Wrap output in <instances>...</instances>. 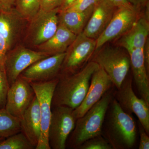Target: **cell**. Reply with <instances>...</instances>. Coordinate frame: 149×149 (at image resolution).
Masks as SVG:
<instances>
[{"mask_svg":"<svg viewBox=\"0 0 149 149\" xmlns=\"http://www.w3.org/2000/svg\"><path fill=\"white\" fill-rule=\"evenodd\" d=\"M21 131L20 119L10 114L5 109H0V139Z\"/></svg>","mask_w":149,"mask_h":149,"instance_id":"7402d4cb","label":"cell"},{"mask_svg":"<svg viewBox=\"0 0 149 149\" xmlns=\"http://www.w3.org/2000/svg\"><path fill=\"white\" fill-rule=\"evenodd\" d=\"M41 0H15V10L23 19L31 21L40 9Z\"/></svg>","mask_w":149,"mask_h":149,"instance_id":"603a6c76","label":"cell"},{"mask_svg":"<svg viewBox=\"0 0 149 149\" xmlns=\"http://www.w3.org/2000/svg\"><path fill=\"white\" fill-rule=\"evenodd\" d=\"M35 96L29 82L19 76L9 88L5 109L10 114L20 119Z\"/></svg>","mask_w":149,"mask_h":149,"instance_id":"8fae6325","label":"cell"},{"mask_svg":"<svg viewBox=\"0 0 149 149\" xmlns=\"http://www.w3.org/2000/svg\"><path fill=\"white\" fill-rule=\"evenodd\" d=\"M50 55L41 51L19 47L8 52L5 62V71L9 87L22 72L35 62Z\"/></svg>","mask_w":149,"mask_h":149,"instance_id":"30bf717a","label":"cell"},{"mask_svg":"<svg viewBox=\"0 0 149 149\" xmlns=\"http://www.w3.org/2000/svg\"><path fill=\"white\" fill-rule=\"evenodd\" d=\"M97 1V0H76L65 10L83 12L94 6Z\"/></svg>","mask_w":149,"mask_h":149,"instance_id":"4316f807","label":"cell"},{"mask_svg":"<svg viewBox=\"0 0 149 149\" xmlns=\"http://www.w3.org/2000/svg\"><path fill=\"white\" fill-rule=\"evenodd\" d=\"M22 19L15 9L10 12L0 11V36L5 40L10 50L20 32Z\"/></svg>","mask_w":149,"mask_h":149,"instance_id":"ffe728a7","label":"cell"},{"mask_svg":"<svg viewBox=\"0 0 149 149\" xmlns=\"http://www.w3.org/2000/svg\"><path fill=\"white\" fill-rule=\"evenodd\" d=\"M35 148L20 131L0 141V149H34Z\"/></svg>","mask_w":149,"mask_h":149,"instance_id":"cb8c5ba5","label":"cell"},{"mask_svg":"<svg viewBox=\"0 0 149 149\" xmlns=\"http://www.w3.org/2000/svg\"><path fill=\"white\" fill-rule=\"evenodd\" d=\"M63 0H41L40 9L45 11H50L60 8Z\"/></svg>","mask_w":149,"mask_h":149,"instance_id":"83f0119b","label":"cell"},{"mask_svg":"<svg viewBox=\"0 0 149 149\" xmlns=\"http://www.w3.org/2000/svg\"><path fill=\"white\" fill-rule=\"evenodd\" d=\"M77 35L59 22L55 33L47 41L39 45V49L41 52L50 56L66 52Z\"/></svg>","mask_w":149,"mask_h":149,"instance_id":"d6986e66","label":"cell"},{"mask_svg":"<svg viewBox=\"0 0 149 149\" xmlns=\"http://www.w3.org/2000/svg\"><path fill=\"white\" fill-rule=\"evenodd\" d=\"M99 68L98 64L91 61L75 73L59 76L52 107L64 106L74 109L79 106L86 95L93 73Z\"/></svg>","mask_w":149,"mask_h":149,"instance_id":"7a4b0ae2","label":"cell"},{"mask_svg":"<svg viewBox=\"0 0 149 149\" xmlns=\"http://www.w3.org/2000/svg\"><path fill=\"white\" fill-rule=\"evenodd\" d=\"M94 6L83 12L60 11L59 22L75 35H78L83 32L88 23L93 12Z\"/></svg>","mask_w":149,"mask_h":149,"instance_id":"44dd1931","label":"cell"},{"mask_svg":"<svg viewBox=\"0 0 149 149\" xmlns=\"http://www.w3.org/2000/svg\"><path fill=\"white\" fill-rule=\"evenodd\" d=\"M76 1V0H63L62 5L60 8V11L65 10Z\"/></svg>","mask_w":149,"mask_h":149,"instance_id":"e575fe53","label":"cell"},{"mask_svg":"<svg viewBox=\"0 0 149 149\" xmlns=\"http://www.w3.org/2000/svg\"><path fill=\"white\" fill-rule=\"evenodd\" d=\"M9 51V48L5 40L0 36V66L4 71L6 57Z\"/></svg>","mask_w":149,"mask_h":149,"instance_id":"f546056e","label":"cell"},{"mask_svg":"<svg viewBox=\"0 0 149 149\" xmlns=\"http://www.w3.org/2000/svg\"><path fill=\"white\" fill-rule=\"evenodd\" d=\"M113 5L117 8L131 6L127 0H107Z\"/></svg>","mask_w":149,"mask_h":149,"instance_id":"836d02e7","label":"cell"},{"mask_svg":"<svg viewBox=\"0 0 149 149\" xmlns=\"http://www.w3.org/2000/svg\"><path fill=\"white\" fill-rule=\"evenodd\" d=\"M113 88L105 93L102 98L84 115L76 120L74 129L67 141L66 147L77 149L88 139L102 135L107 110L114 97Z\"/></svg>","mask_w":149,"mask_h":149,"instance_id":"3957f363","label":"cell"},{"mask_svg":"<svg viewBox=\"0 0 149 149\" xmlns=\"http://www.w3.org/2000/svg\"><path fill=\"white\" fill-rule=\"evenodd\" d=\"M60 8L50 11L40 10L30 21L29 32L33 45L39 46L55 33L59 24Z\"/></svg>","mask_w":149,"mask_h":149,"instance_id":"5bb4252c","label":"cell"},{"mask_svg":"<svg viewBox=\"0 0 149 149\" xmlns=\"http://www.w3.org/2000/svg\"><path fill=\"white\" fill-rule=\"evenodd\" d=\"M149 40L148 41L145 45L143 48L144 58H145V63L147 71L149 72Z\"/></svg>","mask_w":149,"mask_h":149,"instance_id":"d6a6232c","label":"cell"},{"mask_svg":"<svg viewBox=\"0 0 149 149\" xmlns=\"http://www.w3.org/2000/svg\"><path fill=\"white\" fill-rule=\"evenodd\" d=\"M96 40L82 32L68 49L59 76L73 74L79 71L89 61L96 51Z\"/></svg>","mask_w":149,"mask_h":149,"instance_id":"5b68a950","label":"cell"},{"mask_svg":"<svg viewBox=\"0 0 149 149\" xmlns=\"http://www.w3.org/2000/svg\"><path fill=\"white\" fill-rule=\"evenodd\" d=\"M48 139L51 149H65L67 141L75 126L73 109L64 106L52 107Z\"/></svg>","mask_w":149,"mask_h":149,"instance_id":"8992f818","label":"cell"},{"mask_svg":"<svg viewBox=\"0 0 149 149\" xmlns=\"http://www.w3.org/2000/svg\"><path fill=\"white\" fill-rule=\"evenodd\" d=\"M65 55L66 52L56 54L40 60L24 70L20 76L29 83L46 82L58 78Z\"/></svg>","mask_w":149,"mask_h":149,"instance_id":"7c38bea8","label":"cell"},{"mask_svg":"<svg viewBox=\"0 0 149 149\" xmlns=\"http://www.w3.org/2000/svg\"><path fill=\"white\" fill-rule=\"evenodd\" d=\"M9 88V85L5 72L0 66V109L5 108Z\"/></svg>","mask_w":149,"mask_h":149,"instance_id":"484cf974","label":"cell"},{"mask_svg":"<svg viewBox=\"0 0 149 149\" xmlns=\"http://www.w3.org/2000/svg\"><path fill=\"white\" fill-rule=\"evenodd\" d=\"M140 10L132 6L118 8L106 28L96 40V51L128 32L139 19Z\"/></svg>","mask_w":149,"mask_h":149,"instance_id":"9c48e42d","label":"cell"},{"mask_svg":"<svg viewBox=\"0 0 149 149\" xmlns=\"http://www.w3.org/2000/svg\"><path fill=\"white\" fill-rule=\"evenodd\" d=\"M15 0H0V11L10 12L15 9Z\"/></svg>","mask_w":149,"mask_h":149,"instance_id":"4dcf8cb0","label":"cell"},{"mask_svg":"<svg viewBox=\"0 0 149 149\" xmlns=\"http://www.w3.org/2000/svg\"><path fill=\"white\" fill-rule=\"evenodd\" d=\"M137 129L135 121L114 98L107 110L102 136L113 149H130L136 144Z\"/></svg>","mask_w":149,"mask_h":149,"instance_id":"6da1fadb","label":"cell"},{"mask_svg":"<svg viewBox=\"0 0 149 149\" xmlns=\"http://www.w3.org/2000/svg\"><path fill=\"white\" fill-rule=\"evenodd\" d=\"M3 139H0V141H2V140H4Z\"/></svg>","mask_w":149,"mask_h":149,"instance_id":"d590c367","label":"cell"},{"mask_svg":"<svg viewBox=\"0 0 149 149\" xmlns=\"http://www.w3.org/2000/svg\"><path fill=\"white\" fill-rule=\"evenodd\" d=\"M95 62L105 71L113 84L118 89L130 68V56L120 46H104L94 53L91 61Z\"/></svg>","mask_w":149,"mask_h":149,"instance_id":"277c9868","label":"cell"},{"mask_svg":"<svg viewBox=\"0 0 149 149\" xmlns=\"http://www.w3.org/2000/svg\"><path fill=\"white\" fill-rule=\"evenodd\" d=\"M114 87L105 71L100 67L93 73L86 95L83 102L73 110L75 119L81 117L102 98L110 89Z\"/></svg>","mask_w":149,"mask_h":149,"instance_id":"4fadbf2b","label":"cell"},{"mask_svg":"<svg viewBox=\"0 0 149 149\" xmlns=\"http://www.w3.org/2000/svg\"><path fill=\"white\" fill-rule=\"evenodd\" d=\"M58 77L50 81L29 82L40 106L41 133L36 149H51L49 145L48 131L52 113V100Z\"/></svg>","mask_w":149,"mask_h":149,"instance_id":"52a82bcc","label":"cell"},{"mask_svg":"<svg viewBox=\"0 0 149 149\" xmlns=\"http://www.w3.org/2000/svg\"><path fill=\"white\" fill-rule=\"evenodd\" d=\"M132 78L128 75L117 91L114 98L125 112L134 113L139 119L148 135H149V105L142 99L139 98L133 91Z\"/></svg>","mask_w":149,"mask_h":149,"instance_id":"ba28073f","label":"cell"},{"mask_svg":"<svg viewBox=\"0 0 149 149\" xmlns=\"http://www.w3.org/2000/svg\"><path fill=\"white\" fill-rule=\"evenodd\" d=\"M139 128L140 133V142L139 149H149V137L143 126L139 122Z\"/></svg>","mask_w":149,"mask_h":149,"instance_id":"f1b7e54d","label":"cell"},{"mask_svg":"<svg viewBox=\"0 0 149 149\" xmlns=\"http://www.w3.org/2000/svg\"><path fill=\"white\" fill-rule=\"evenodd\" d=\"M128 3L136 8L141 9L148 4L149 0H127Z\"/></svg>","mask_w":149,"mask_h":149,"instance_id":"1f68e13d","label":"cell"},{"mask_svg":"<svg viewBox=\"0 0 149 149\" xmlns=\"http://www.w3.org/2000/svg\"><path fill=\"white\" fill-rule=\"evenodd\" d=\"M130 56V68L133 79L141 98L149 105V72L145 63L143 49L128 52Z\"/></svg>","mask_w":149,"mask_h":149,"instance_id":"2e32d148","label":"cell"},{"mask_svg":"<svg viewBox=\"0 0 149 149\" xmlns=\"http://www.w3.org/2000/svg\"><path fill=\"white\" fill-rule=\"evenodd\" d=\"M117 8L107 0H97L83 31V34L88 37L97 40L106 28Z\"/></svg>","mask_w":149,"mask_h":149,"instance_id":"9a60e30c","label":"cell"},{"mask_svg":"<svg viewBox=\"0 0 149 149\" xmlns=\"http://www.w3.org/2000/svg\"><path fill=\"white\" fill-rule=\"evenodd\" d=\"M77 149H113L110 144L102 135L85 141Z\"/></svg>","mask_w":149,"mask_h":149,"instance_id":"d4e9b609","label":"cell"},{"mask_svg":"<svg viewBox=\"0 0 149 149\" xmlns=\"http://www.w3.org/2000/svg\"><path fill=\"white\" fill-rule=\"evenodd\" d=\"M149 23L148 19L139 17L133 26L118 41V45L127 52L136 49H143L148 41Z\"/></svg>","mask_w":149,"mask_h":149,"instance_id":"ac0fdd59","label":"cell"},{"mask_svg":"<svg viewBox=\"0 0 149 149\" xmlns=\"http://www.w3.org/2000/svg\"><path fill=\"white\" fill-rule=\"evenodd\" d=\"M21 131L35 147L37 146L41 133L40 106L36 96L20 118Z\"/></svg>","mask_w":149,"mask_h":149,"instance_id":"e0dca14e","label":"cell"}]
</instances>
